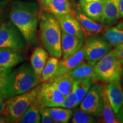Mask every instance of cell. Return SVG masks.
I'll list each match as a JSON object with an SVG mask.
<instances>
[{
	"label": "cell",
	"instance_id": "1",
	"mask_svg": "<svg viewBox=\"0 0 123 123\" xmlns=\"http://www.w3.org/2000/svg\"><path fill=\"white\" fill-rule=\"evenodd\" d=\"M40 10L39 4L31 1H14L10 7V21L19 30L30 46H35L38 43Z\"/></svg>",
	"mask_w": 123,
	"mask_h": 123
},
{
	"label": "cell",
	"instance_id": "2",
	"mask_svg": "<svg viewBox=\"0 0 123 123\" xmlns=\"http://www.w3.org/2000/svg\"><path fill=\"white\" fill-rule=\"evenodd\" d=\"M39 28L43 47L50 56L61 58L62 30L56 17L46 10H40Z\"/></svg>",
	"mask_w": 123,
	"mask_h": 123
},
{
	"label": "cell",
	"instance_id": "3",
	"mask_svg": "<svg viewBox=\"0 0 123 123\" xmlns=\"http://www.w3.org/2000/svg\"><path fill=\"white\" fill-rule=\"evenodd\" d=\"M41 83L30 63H25L14 70L9 76L6 87L7 99L34 88Z\"/></svg>",
	"mask_w": 123,
	"mask_h": 123
},
{
	"label": "cell",
	"instance_id": "4",
	"mask_svg": "<svg viewBox=\"0 0 123 123\" xmlns=\"http://www.w3.org/2000/svg\"><path fill=\"white\" fill-rule=\"evenodd\" d=\"M123 65L112 50L93 66L97 79L105 83L121 80Z\"/></svg>",
	"mask_w": 123,
	"mask_h": 123
},
{
	"label": "cell",
	"instance_id": "5",
	"mask_svg": "<svg viewBox=\"0 0 123 123\" xmlns=\"http://www.w3.org/2000/svg\"><path fill=\"white\" fill-rule=\"evenodd\" d=\"M39 86L24 93L8 98L6 100V115L12 122L17 123L33 101L37 99Z\"/></svg>",
	"mask_w": 123,
	"mask_h": 123
},
{
	"label": "cell",
	"instance_id": "6",
	"mask_svg": "<svg viewBox=\"0 0 123 123\" xmlns=\"http://www.w3.org/2000/svg\"><path fill=\"white\" fill-rule=\"evenodd\" d=\"M83 46L85 60L92 65H95L112 50V46L103 36L98 34L87 35Z\"/></svg>",
	"mask_w": 123,
	"mask_h": 123
},
{
	"label": "cell",
	"instance_id": "7",
	"mask_svg": "<svg viewBox=\"0 0 123 123\" xmlns=\"http://www.w3.org/2000/svg\"><path fill=\"white\" fill-rule=\"evenodd\" d=\"M27 44L24 36L11 21L2 23L0 26V48L13 49L23 52Z\"/></svg>",
	"mask_w": 123,
	"mask_h": 123
},
{
	"label": "cell",
	"instance_id": "8",
	"mask_svg": "<svg viewBox=\"0 0 123 123\" xmlns=\"http://www.w3.org/2000/svg\"><path fill=\"white\" fill-rule=\"evenodd\" d=\"M103 105L101 86L95 83L92 86L80 103V108L92 116L99 117L102 115Z\"/></svg>",
	"mask_w": 123,
	"mask_h": 123
},
{
	"label": "cell",
	"instance_id": "9",
	"mask_svg": "<svg viewBox=\"0 0 123 123\" xmlns=\"http://www.w3.org/2000/svg\"><path fill=\"white\" fill-rule=\"evenodd\" d=\"M65 96L49 82L41 83L37 96V100L41 108L59 107Z\"/></svg>",
	"mask_w": 123,
	"mask_h": 123
},
{
	"label": "cell",
	"instance_id": "10",
	"mask_svg": "<svg viewBox=\"0 0 123 123\" xmlns=\"http://www.w3.org/2000/svg\"><path fill=\"white\" fill-rule=\"evenodd\" d=\"M105 90L113 111L117 113L123 105V88L121 80H117L101 85Z\"/></svg>",
	"mask_w": 123,
	"mask_h": 123
},
{
	"label": "cell",
	"instance_id": "11",
	"mask_svg": "<svg viewBox=\"0 0 123 123\" xmlns=\"http://www.w3.org/2000/svg\"><path fill=\"white\" fill-rule=\"evenodd\" d=\"M73 14L80 24L84 35L87 36L102 33L108 28L101 23L95 21L87 16L81 11L80 7L73 10Z\"/></svg>",
	"mask_w": 123,
	"mask_h": 123
},
{
	"label": "cell",
	"instance_id": "12",
	"mask_svg": "<svg viewBox=\"0 0 123 123\" xmlns=\"http://www.w3.org/2000/svg\"><path fill=\"white\" fill-rule=\"evenodd\" d=\"M59 21L62 31L74 35L80 38H84V33L79 21L72 13L56 17Z\"/></svg>",
	"mask_w": 123,
	"mask_h": 123
},
{
	"label": "cell",
	"instance_id": "13",
	"mask_svg": "<svg viewBox=\"0 0 123 123\" xmlns=\"http://www.w3.org/2000/svg\"><path fill=\"white\" fill-rule=\"evenodd\" d=\"M84 43V38H80L62 31L61 48L62 59H66L76 54L82 48Z\"/></svg>",
	"mask_w": 123,
	"mask_h": 123
},
{
	"label": "cell",
	"instance_id": "14",
	"mask_svg": "<svg viewBox=\"0 0 123 123\" xmlns=\"http://www.w3.org/2000/svg\"><path fill=\"white\" fill-rule=\"evenodd\" d=\"M25 59L22 51L10 48H0V70H10Z\"/></svg>",
	"mask_w": 123,
	"mask_h": 123
},
{
	"label": "cell",
	"instance_id": "15",
	"mask_svg": "<svg viewBox=\"0 0 123 123\" xmlns=\"http://www.w3.org/2000/svg\"><path fill=\"white\" fill-rule=\"evenodd\" d=\"M120 18L119 0H104L101 24L107 27H111Z\"/></svg>",
	"mask_w": 123,
	"mask_h": 123
},
{
	"label": "cell",
	"instance_id": "16",
	"mask_svg": "<svg viewBox=\"0 0 123 123\" xmlns=\"http://www.w3.org/2000/svg\"><path fill=\"white\" fill-rule=\"evenodd\" d=\"M84 54H85V51L83 46L82 48L76 54L66 59H62L61 61H59L58 70L54 76L68 73L71 71L73 70L76 66L84 61L85 60Z\"/></svg>",
	"mask_w": 123,
	"mask_h": 123
},
{
	"label": "cell",
	"instance_id": "17",
	"mask_svg": "<svg viewBox=\"0 0 123 123\" xmlns=\"http://www.w3.org/2000/svg\"><path fill=\"white\" fill-rule=\"evenodd\" d=\"M104 0L86 1L80 0L79 7L85 14L98 22H101L103 13Z\"/></svg>",
	"mask_w": 123,
	"mask_h": 123
},
{
	"label": "cell",
	"instance_id": "18",
	"mask_svg": "<svg viewBox=\"0 0 123 123\" xmlns=\"http://www.w3.org/2000/svg\"><path fill=\"white\" fill-rule=\"evenodd\" d=\"M49 54L43 47L35 48L30 57V64L39 79L49 58Z\"/></svg>",
	"mask_w": 123,
	"mask_h": 123
},
{
	"label": "cell",
	"instance_id": "19",
	"mask_svg": "<svg viewBox=\"0 0 123 123\" xmlns=\"http://www.w3.org/2000/svg\"><path fill=\"white\" fill-rule=\"evenodd\" d=\"M94 65L89 63L83 62L73 70L69 72V74L74 80L80 79H90L93 82L98 80L94 70Z\"/></svg>",
	"mask_w": 123,
	"mask_h": 123
},
{
	"label": "cell",
	"instance_id": "20",
	"mask_svg": "<svg viewBox=\"0 0 123 123\" xmlns=\"http://www.w3.org/2000/svg\"><path fill=\"white\" fill-rule=\"evenodd\" d=\"M47 82L54 86L66 97L73 90L74 80L69 73H66L54 76Z\"/></svg>",
	"mask_w": 123,
	"mask_h": 123
},
{
	"label": "cell",
	"instance_id": "21",
	"mask_svg": "<svg viewBox=\"0 0 123 123\" xmlns=\"http://www.w3.org/2000/svg\"><path fill=\"white\" fill-rule=\"evenodd\" d=\"M45 10L56 17L73 12L71 4L69 0H50Z\"/></svg>",
	"mask_w": 123,
	"mask_h": 123
},
{
	"label": "cell",
	"instance_id": "22",
	"mask_svg": "<svg viewBox=\"0 0 123 123\" xmlns=\"http://www.w3.org/2000/svg\"><path fill=\"white\" fill-rule=\"evenodd\" d=\"M37 99L31 104L26 111L22 115L17 123H39L41 122V110Z\"/></svg>",
	"mask_w": 123,
	"mask_h": 123
},
{
	"label": "cell",
	"instance_id": "23",
	"mask_svg": "<svg viewBox=\"0 0 123 123\" xmlns=\"http://www.w3.org/2000/svg\"><path fill=\"white\" fill-rule=\"evenodd\" d=\"M52 117L57 123H67L73 115L71 109L61 107L46 108Z\"/></svg>",
	"mask_w": 123,
	"mask_h": 123
},
{
	"label": "cell",
	"instance_id": "24",
	"mask_svg": "<svg viewBox=\"0 0 123 123\" xmlns=\"http://www.w3.org/2000/svg\"><path fill=\"white\" fill-rule=\"evenodd\" d=\"M59 63V58L51 56L49 57L40 77V82H47L54 76L58 70Z\"/></svg>",
	"mask_w": 123,
	"mask_h": 123
},
{
	"label": "cell",
	"instance_id": "25",
	"mask_svg": "<svg viewBox=\"0 0 123 123\" xmlns=\"http://www.w3.org/2000/svg\"><path fill=\"white\" fill-rule=\"evenodd\" d=\"M93 83L94 82L90 79H80L74 80L73 91L76 95L79 104L84 99Z\"/></svg>",
	"mask_w": 123,
	"mask_h": 123
},
{
	"label": "cell",
	"instance_id": "26",
	"mask_svg": "<svg viewBox=\"0 0 123 123\" xmlns=\"http://www.w3.org/2000/svg\"><path fill=\"white\" fill-rule=\"evenodd\" d=\"M102 34L112 47H116L123 43V30L116 26L108 27Z\"/></svg>",
	"mask_w": 123,
	"mask_h": 123
},
{
	"label": "cell",
	"instance_id": "27",
	"mask_svg": "<svg viewBox=\"0 0 123 123\" xmlns=\"http://www.w3.org/2000/svg\"><path fill=\"white\" fill-rule=\"evenodd\" d=\"M103 93V113L101 116L104 122L107 123H120L119 119L116 117V114L113 111L110 101L106 94V92L101 86Z\"/></svg>",
	"mask_w": 123,
	"mask_h": 123
},
{
	"label": "cell",
	"instance_id": "28",
	"mask_svg": "<svg viewBox=\"0 0 123 123\" xmlns=\"http://www.w3.org/2000/svg\"><path fill=\"white\" fill-rule=\"evenodd\" d=\"M99 120L96 117L89 114L80 108H75L73 110V118L71 123H97Z\"/></svg>",
	"mask_w": 123,
	"mask_h": 123
},
{
	"label": "cell",
	"instance_id": "29",
	"mask_svg": "<svg viewBox=\"0 0 123 123\" xmlns=\"http://www.w3.org/2000/svg\"><path fill=\"white\" fill-rule=\"evenodd\" d=\"M78 105H79V103L78 102L76 95H75L74 92L72 90L70 94L65 97L63 101L59 105V107L73 109L75 108Z\"/></svg>",
	"mask_w": 123,
	"mask_h": 123
},
{
	"label": "cell",
	"instance_id": "30",
	"mask_svg": "<svg viewBox=\"0 0 123 123\" xmlns=\"http://www.w3.org/2000/svg\"><path fill=\"white\" fill-rule=\"evenodd\" d=\"M12 70V69L0 70V91L4 92L6 95V87L8 82L9 76Z\"/></svg>",
	"mask_w": 123,
	"mask_h": 123
},
{
	"label": "cell",
	"instance_id": "31",
	"mask_svg": "<svg viewBox=\"0 0 123 123\" xmlns=\"http://www.w3.org/2000/svg\"><path fill=\"white\" fill-rule=\"evenodd\" d=\"M41 123H57L56 121L52 117L46 108L41 110Z\"/></svg>",
	"mask_w": 123,
	"mask_h": 123
},
{
	"label": "cell",
	"instance_id": "32",
	"mask_svg": "<svg viewBox=\"0 0 123 123\" xmlns=\"http://www.w3.org/2000/svg\"><path fill=\"white\" fill-rule=\"evenodd\" d=\"M7 99V98L6 93L0 91V114L6 115V106Z\"/></svg>",
	"mask_w": 123,
	"mask_h": 123
},
{
	"label": "cell",
	"instance_id": "33",
	"mask_svg": "<svg viewBox=\"0 0 123 123\" xmlns=\"http://www.w3.org/2000/svg\"><path fill=\"white\" fill-rule=\"evenodd\" d=\"M112 50L117 58L120 61H123V43L115 47V49Z\"/></svg>",
	"mask_w": 123,
	"mask_h": 123
},
{
	"label": "cell",
	"instance_id": "34",
	"mask_svg": "<svg viewBox=\"0 0 123 123\" xmlns=\"http://www.w3.org/2000/svg\"><path fill=\"white\" fill-rule=\"evenodd\" d=\"M50 1V0H38L41 10H45L46 6Z\"/></svg>",
	"mask_w": 123,
	"mask_h": 123
},
{
	"label": "cell",
	"instance_id": "35",
	"mask_svg": "<svg viewBox=\"0 0 123 123\" xmlns=\"http://www.w3.org/2000/svg\"><path fill=\"white\" fill-rule=\"evenodd\" d=\"M10 118L7 115L4 114H0V123H11Z\"/></svg>",
	"mask_w": 123,
	"mask_h": 123
},
{
	"label": "cell",
	"instance_id": "36",
	"mask_svg": "<svg viewBox=\"0 0 123 123\" xmlns=\"http://www.w3.org/2000/svg\"><path fill=\"white\" fill-rule=\"evenodd\" d=\"M116 116L119 119L120 122L123 123V105L120 109L119 112L116 113Z\"/></svg>",
	"mask_w": 123,
	"mask_h": 123
},
{
	"label": "cell",
	"instance_id": "37",
	"mask_svg": "<svg viewBox=\"0 0 123 123\" xmlns=\"http://www.w3.org/2000/svg\"><path fill=\"white\" fill-rule=\"evenodd\" d=\"M4 6L0 4V26L2 25L3 22H4Z\"/></svg>",
	"mask_w": 123,
	"mask_h": 123
},
{
	"label": "cell",
	"instance_id": "38",
	"mask_svg": "<svg viewBox=\"0 0 123 123\" xmlns=\"http://www.w3.org/2000/svg\"><path fill=\"white\" fill-rule=\"evenodd\" d=\"M120 17L123 18V0H119Z\"/></svg>",
	"mask_w": 123,
	"mask_h": 123
},
{
	"label": "cell",
	"instance_id": "39",
	"mask_svg": "<svg viewBox=\"0 0 123 123\" xmlns=\"http://www.w3.org/2000/svg\"><path fill=\"white\" fill-rule=\"evenodd\" d=\"M116 27H118V28H119V29H122V30H123V21H121L120 22H119V24L117 25Z\"/></svg>",
	"mask_w": 123,
	"mask_h": 123
},
{
	"label": "cell",
	"instance_id": "40",
	"mask_svg": "<svg viewBox=\"0 0 123 123\" xmlns=\"http://www.w3.org/2000/svg\"><path fill=\"white\" fill-rule=\"evenodd\" d=\"M121 79H122V86L123 88V70H122V74H121Z\"/></svg>",
	"mask_w": 123,
	"mask_h": 123
},
{
	"label": "cell",
	"instance_id": "41",
	"mask_svg": "<svg viewBox=\"0 0 123 123\" xmlns=\"http://www.w3.org/2000/svg\"><path fill=\"white\" fill-rule=\"evenodd\" d=\"M86 1H100V0H84Z\"/></svg>",
	"mask_w": 123,
	"mask_h": 123
},
{
	"label": "cell",
	"instance_id": "42",
	"mask_svg": "<svg viewBox=\"0 0 123 123\" xmlns=\"http://www.w3.org/2000/svg\"><path fill=\"white\" fill-rule=\"evenodd\" d=\"M69 1H70L71 3H74V2L75 0H69Z\"/></svg>",
	"mask_w": 123,
	"mask_h": 123
},
{
	"label": "cell",
	"instance_id": "43",
	"mask_svg": "<svg viewBox=\"0 0 123 123\" xmlns=\"http://www.w3.org/2000/svg\"><path fill=\"white\" fill-rule=\"evenodd\" d=\"M120 61V62L123 64V61Z\"/></svg>",
	"mask_w": 123,
	"mask_h": 123
}]
</instances>
